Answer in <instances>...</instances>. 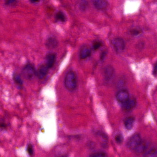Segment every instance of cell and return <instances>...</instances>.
<instances>
[{"mask_svg": "<svg viewBox=\"0 0 157 157\" xmlns=\"http://www.w3.org/2000/svg\"><path fill=\"white\" fill-rule=\"evenodd\" d=\"M56 56L54 53H49L47 55L45 63L50 69L54 66L56 61Z\"/></svg>", "mask_w": 157, "mask_h": 157, "instance_id": "10", "label": "cell"}, {"mask_svg": "<svg viewBox=\"0 0 157 157\" xmlns=\"http://www.w3.org/2000/svg\"><path fill=\"white\" fill-rule=\"evenodd\" d=\"M129 94L127 91L122 90L119 91L116 94V99L119 102L123 103L130 98Z\"/></svg>", "mask_w": 157, "mask_h": 157, "instance_id": "7", "label": "cell"}, {"mask_svg": "<svg viewBox=\"0 0 157 157\" xmlns=\"http://www.w3.org/2000/svg\"><path fill=\"white\" fill-rule=\"evenodd\" d=\"M26 151L29 156H32L33 154L34 149L32 145L31 144H28L26 148Z\"/></svg>", "mask_w": 157, "mask_h": 157, "instance_id": "19", "label": "cell"}, {"mask_svg": "<svg viewBox=\"0 0 157 157\" xmlns=\"http://www.w3.org/2000/svg\"><path fill=\"white\" fill-rule=\"evenodd\" d=\"M13 79L14 80L15 84H17L18 86L21 87L23 85V82L20 76L17 74L14 73L13 75Z\"/></svg>", "mask_w": 157, "mask_h": 157, "instance_id": "15", "label": "cell"}, {"mask_svg": "<svg viewBox=\"0 0 157 157\" xmlns=\"http://www.w3.org/2000/svg\"><path fill=\"white\" fill-rule=\"evenodd\" d=\"M55 18L57 20L61 21L62 22H65L66 20V18L65 14L61 11H59L55 15Z\"/></svg>", "mask_w": 157, "mask_h": 157, "instance_id": "16", "label": "cell"}, {"mask_svg": "<svg viewBox=\"0 0 157 157\" xmlns=\"http://www.w3.org/2000/svg\"><path fill=\"white\" fill-rule=\"evenodd\" d=\"M58 45V42L56 38H50L48 39L46 42V46L48 49L56 48Z\"/></svg>", "mask_w": 157, "mask_h": 157, "instance_id": "11", "label": "cell"}, {"mask_svg": "<svg viewBox=\"0 0 157 157\" xmlns=\"http://www.w3.org/2000/svg\"><path fill=\"white\" fill-rule=\"evenodd\" d=\"M91 54V50L90 48L87 47H84L81 49L80 52V57L81 59H85L90 56Z\"/></svg>", "mask_w": 157, "mask_h": 157, "instance_id": "12", "label": "cell"}, {"mask_svg": "<svg viewBox=\"0 0 157 157\" xmlns=\"http://www.w3.org/2000/svg\"><path fill=\"white\" fill-rule=\"evenodd\" d=\"M29 1L32 3H38L40 1V0H29Z\"/></svg>", "mask_w": 157, "mask_h": 157, "instance_id": "26", "label": "cell"}, {"mask_svg": "<svg viewBox=\"0 0 157 157\" xmlns=\"http://www.w3.org/2000/svg\"><path fill=\"white\" fill-rule=\"evenodd\" d=\"M141 32L140 31V30L138 29H133L131 31V33L134 35H138Z\"/></svg>", "mask_w": 157, "mask_h": 157, "instance_id": "23", "label": "cell"}, {"mask_svg": "<svg viewBox=\"0 0 157 157\" xmlns=\"http://www.w3.org/2000/svg\"><path fill=\"white\" fill-rule=\"evenodd\" d=\"M145 156H146V157H157V149H151L150 150L147 151V153H146Z\"/></svg>", "mask_w": 157, "mask_h": 157, "instance_id": "17", "label": "cell"}, {"mask_svg": "<svg viewBox=\"0 0 157 157\" xmlns=\"http://www.w3.org/2000/svg\"><path fill=\"white\" fill-rule=\"evenodd\" d=\"M115 74V71L113 67L108 65L105 68L104 72V76L105 81L109 82L113 79Z\"/></svg>", "mask_w": 157, "mask_h": 157, "instance_id": "6", "label": "cell"}, {"mask_svg": "<svg viewBox=\"0 0 157 157\" xmlns=\"http://www.w3.org/2000/svg\"><path fill=\"white\" fill-rule=\"evenodd\" d=\"M65 86L67 90L71 92L74 91L77 88V77L74 71H70L68 72L65 78Z\"/></svg>", "mask_w": 157, "mask_h": 157, "instance_id": "1", "label": "cell"}, {"mask_svg": "<svg viewBox=\"0 0 157 157\" xmlns=\"http://www.w3.org/2000/svg\"><path fill=\"white\" fill-rule=\"evenodd\" d=\"M153 74L155 76L157 74V62L154 66L153 70Z\"/></svg>", "mask_w": 157, "mask_h": 157, "instance_id": "24", "label": "cell"}, {"mask_svg": "<svg viewBox=\"0 0 157 157\" xmlns=\"http://www.w3.org/2000/svg\"><path fill=\"white\" fill-rule=\"evenodd\" d=\"M36 73L33 65L31 64H28L24 67L22 71V75L25 79L31 80L33 78Z\"/></svg>", "mask_w": 157, "mask_h": 157, "instance_id": "2", "label": "cell"}, {"mask_svg": "<svg viewBox=\"0 0 157 157\" xmlns=\"http://www.w3.org/2000/svg\"><path fill=\"white\" fill-rule=\"evenodd\" d=\"M113 44L116 51L118 53L122 52L124 50L125 46L124 40L119 38L114 39L113 41Z\"/></svg>", "mask_w": 157, "mask_h": 157, "instance_id": "4", "label": "cell"}, {"mask_svg": "<svg viewBox=\"0 0 157 157\" xmlns=\"http://www.w3.org/2000/svg\"><path fill=\"white\" fill-rule=\"evenodd\" d=\"M141 138L140 135L135 134L129 139L127 142V146L131 150H134L141 142Z\"/></svg>", "mask_w": 157, "mask_h": 157, "instance_id": "3", "label": "cell"}, {"mask_svg": "<svg viewBox=\"0 0 157 157\" xmlns=\"http://www.w3.org/2000/svg\"><path fill=\"white\" fill-rule=\"evenodd\" d=\"M102 46V43L100 42H95L93 44V48L94 50H97Z\"/></svg>", "mask_w": 157, "mask_h": 157, "instance_id": "22", "label": "cell"}, {"mask_svg": "<svg viewBox=\"0 0 157 157\" xmlns=\"http://www.w3.org/2000/svg\"><path fill=\"white\" fill-rule=\"evenodd\" d=\"M49 69L50 68L46 64V63L42 64L40 65L36 71V75L40 79H43L47 75Z\"/></svg>", "mask_w": 157, "mask_h": 157, "instance_id": "5", "label": "cell"}, {"mask_svg": "<svg viewBox=\"0 0 157 157\" xmlns=\"http://www.w3.org/2000/svg\"><path fill=\"white\" fill-rule=\"evenodd\" d=\"M93 4L95 8L98 10H103L108 6L107 0H94Z\"/></svg>", "mask_w": 157, "mask_h": 157, "instance_id": "8", "label": "cell"}, {"mask_svg": "<svg viewBox=\"0 0 157 157\" xmlns=\"http://www.w3.org/2000/svg\"><path fill=\"white\" fill-rule=\"evenodd\" d=\"M147 143H146V141H141L140 144L134 149V151L135 152V153L137 154H140L145 151L147 149Z\"/></svg>", "mask_w": 157, "mask_h": 157, "instance_id": "13", "label": "cell"}, {"mask_svg": "<svg viewBox=\"0 0 157 157\" xmlns=\"http://www.w3.org/2000/svg\"><path fill=\"white\" fill-rule=\"evenodd\" d=\"M134 118L133 117H130L126 118L124 121V124L125 128L127 130H131L134 125Z\"/></svg>", "mask_w": 157, "mask_h": 157, "instance_id": "14", "label": "cell"}, {"mask_svg": "<svg viewBox=\"0 0 157 157\" xmlns=\"http://www.w3.org/2000/svg\"><path fill=\"white\" fill-rule=\"evenodd\" d=\"M106 52H103L101 54V60H103L104 59H105V57L106 55Z\"/></svg>", "mask_w": 157, "mask_h": 157, "instance_id": "25", "label": "cell"}, {"mask_svg": "<svg viewBox=\"0 0 157 157\" xmlns=\"http://www.w3.org/2000/svg\"><path fill=\"white\" fill-rule=\"evenodd\" d=\"M17 2V0H5V4L7 6H14Z\"/></svg>", "mask_w": 157, "mask_h": 157, "instance_id": "21", "label": "cell"}, {"mask_svg": "<svg viewBox=\"0 0 157 157\" xmlns=\"http://www.w3.org/2000/svg\"><path fill=\"white\" fill-rule=\"evenodd\" d=\"M107 156L106 153L101 152H99L94 153L89 155L90 157H106Z\"/></svg>", "mask_w": 157, "mask_h": 157, "instance_id": "18", "label": "cell"}, {"mask_svg": "<svg viewBox=\"0 0 157 157\" xmlns=\"http://www.w3.org/2000/svg\"><path fill=\"white\" fill-rule=\"evenodd\" d=\"M123 109L126 110H130L136 107V101L134 99H129L125 102L122 103Z\"/></svg>", "mask_w": 157, "mask_h": 157, "instance_id": "9", "label": "cell"}, {"mask_svg": "<svg viewBox=\"0 0 157 157\" xmlns=\"http://www.w3.org/2000/svg\"><path fill=\"white\" fill-rule=\"evenodd\" d=\"M115 139L116 141L118 143V144H121L122 143H123V140H124V137L123 136L122 134H117L116 136H115Z\"/></svg>", "mask_w": 157, "mask_h": 157, "instance_id": "20", "label": "cell"}]
</instances>
